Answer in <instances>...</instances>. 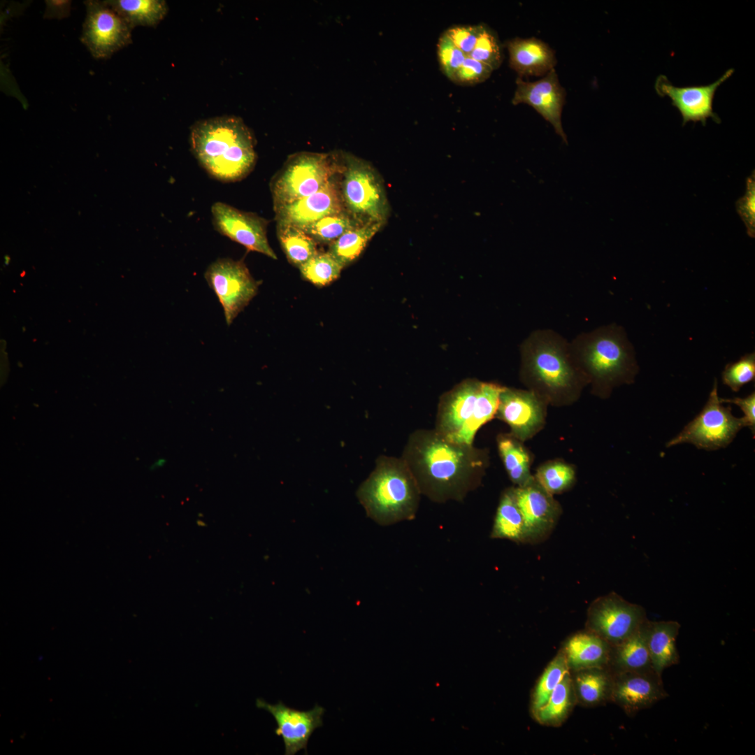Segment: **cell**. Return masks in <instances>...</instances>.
<instances>
[{
  "instance_id": "obj_41",
  "label": "cell",
  "mask_w": 755,
  "mask_h": 755,
  "mask_svg": "<svg viewBox=\"0 0 755 755\" xmlns=\"http://www.w3.org/2000/svg\"><path fill=\"white\" fill-rule=\"evenodd\" d=\"M481 24L452 27L445 32L453 43L466 55H469L477 42Z\"/></svg>"
},
{
  "instance_id": "obj_6",
  "label": "cell",
  "mask_w": 755,
  "mask_h": 755,
  "mask_svg": "<svg viewBox=\"0 0 755 755\" xmlns=\"http://www.w3.org/2000/svg\"><path fill=\"white\" fill-rule=\"evenodd\" d=\"M503 387L475 379L462 381L440 396L434 429L450 441L473 445L480 428L496 415Z\"/></svg>"
},
{
  "instance_id": "obj_42",
  "label": "cell",
  "mask_w": 755,
  "mask_h": 755,
  "mask_svg": "<svg viewBox=\"0 0 755 755\" xmlns=\"http://www.w3.org/2000/svg\"><path fill=\"white\" fill-rule=\"evenodd\" d=\"M722 403H730L737 405L742 410L744 417H742L745 426H748L754 435L755 432V392L744 397H735L731 399L721 398Z\"/></svg>"
},
{
  "instance_id": "obj_24",
  "label": "cell",
  "mask_w": 755,
  "mask_h": 755,
  "mask_svg": "<svg viewBox=\"0 0 755 755\" xmlns=\"http://www.w3.org/2000/svg\"><path fill=\"white\" fill-rule=\"evenodd\" d=\"M680 624L676 621L649 622L647 646L654 670L660 676L663 671L680 662L676 639Z\"/></svg>"
},
{
  "instance_id": "obj_7",
  "label": "cell",
  "mask_w": 755,
  "mask_h": 755,
  "mask_svg": "<svg viewBox=\"0 0 755 755\" xmlns=\"http://www.w3.org/2000/svg\"><path fill=\"white\" fill-rule=\"evenodd\" d=\"M340 189L345 210L357 222L385 225L390 213L383 180L368 161L343 152Z\"/></svg>"
},
{
  "instance_id": "obj_13",
  "label": "cell",
  "mask_w": 755,
  "mask_h": 755,
  "mask_svg": "<svg viewBox=\"0 0 755 755\" xmlns=\"http://www.w3.org/2000/svg\"><path fill=\"white\" fill-rule=\"evenodd\" d=\"M211 215L213 226L221 235L242 245L250 251L277 259L268 240V222L266 219L223 202L213 203Z\"/></svg>"
},
{
  "instance_id": "obj_25",
  "label": "cell",
  "mask_w": 755,
  "mask_h": 755,
  "mask_svg": "<svg viewBox=\"0 0 755 755\" xmlns=\"http://www.w3.org/2000/svg\"><path fill=\"white\" fill-rule=\"evenodd\" d=\"M490 537L525 543L524 522L514 487L505 489L500 497Z\"/></svg>"
},
{
  "instance_id": "obj_40",
  "label": "cell",
  "mask_w": 755,
  "mask_h": 755,
  "mask_svg": "<svg viewBox=\"0 0 755 755\" xmlns=\"http://www.w3.org/2000/svg\"><path fill=\"white\" fill-rule=\"evenodd\" d=\"M492 71L489 66L468 55L452 81L459 85H475L488 79Z\"/></svg>"
},
{
  "instance_id": "obj_23",
  "label": "cell",
  "mask_w": 755,
  "mask_h": 755,
  "mask_svg": "<svg viewBox=\"0 0 755 755\" xmlns=\"http://www.w3.org/2000/svg\"><path fill=\"white\" fill-rule=\"evenodd\" d=\"M649 622L647 619L631 635L611 646L608 668L612 673L653 669L647 646Z\"/></svg>"
},
{
  "instance_id": "obj_37",
  "label": "cell",
  "mask_w": 755,
  "mask_h": 755,
  "mask_svg": "<svg viewBox=\"0 0 755 755\" xmlns=\"http://www.w3.org/2000/svg\"><path fill=\"white\" fill-rule=\"evenodd\" d=\"M755 378V354H746L740 359L726 366L722 372V382L733 391L738 392L745 384Z\"/></svg>"
},
{
  "instance_id": "obj_11",
  "label": "cell",
  "mask_w": 755,
  "mask_h": 755,
  "mask_svg": "<svg viewBox=\"0 0 755 755\" xmlns=\"http://www.w3.org/2000/svg\"><path fill=\"white\" fill-rule=\"evenodd\" d=\"M81 42L92 56L107 59L131 43L132 28L106 1H85Z\"/></svg>"
},
{
  "instance_id": "obj_43",
  "label": "cell",
  "mask_w": 755,
  "mask_h": 755,
  "mask_svg": "<svg viewBox=\"0 0 755 755\" xmlns=\"http://www.w3.org/2000/svg\"><path fill=\"white\" fill-rule=\"evenodd\" d=\"M46 5L45 14L48 17L63 18L69 13L71 2L66 1H48Z\"/></svg>"
},
{
  "instance_id": "obj_4",
  "label": "cell",
  "mask_w": 755,
  "mask_h": 755,
  "mask_svg": "<svg viewBox=\"0 0 755 755\" xmlns=\"http://www.w3.org/2000/svg\"><path fill=\"white\" fill-rule=\"evenodd\" d=\"M573 358L602 392L630 382L638 371L633 347L624 329L612 324L578 334L570 342Z\"/></svg>"
},
{
  "instance_id": "obj_15",
  "label": "cell",
  "mask_w": 755,
  "mask_h": 755,
  "mask_svg": "<svg viewBox=\"0 0 755 755\" xmlns=\"http://www.w3.org/2000/svg\"><path fill=\"white\" fill-rule=\"evenodd\" d=\"M517 505L525 528V543L537 544L550 535L561 512L559 504L535 478L522 487H515Z\"/></svg>"
},
{
  "instance_id": "obj_10",
  "label": "cell",
  "mask_w": 755,
  "mask_h": 755,
  "mask_svg": "<svg viewBox=\"0 0 755 755\" xmlns=\"http://www.w3.org/2000/svg\"><path fill=\"white\" fill-rule=\"evenodd\" d=\"M204 277L218 298L229 326L258 291V283L242 261L219 258L208 266Z\"/></svg>"
},
{
  "instance_id": "obj_33",
  "label": "cell",
  "mask_w": 755,
  "mask_h": 755,
  "mask_svg": "<svg viewBox=\"0 0 755 755\" xmlns=\"http://www.w3.org/2000/svg\"><path fill=\"white\" fill-rule=\"evenodd\" d=\"M568 674L569 668L562 650L546 667L538 681L532 696L533 714L546 703L557 685Z\"/></svg>"
},
{
  "instance_id": "obj_12",
  "label": "cell",
  "mask_w": 755,
  "mask_h": 755,
  "mask_svg": "<svg viewBox=\"0 0 755 755\" xmlns=\"http://www.w3.org/2000/svg\"><path fill=\"white\" fill-rule=\"evenodd\" d=\"M647 619L641 605L611 592L591 603L586 628L614 646L631 635Z\"/></svg>"
},
{
  "instance_id": "obj_16",
  "label": "cell",
  "mask_w": 755,
  "mask_h": 755,
  "mask_svg": "<svg viewBox=\"0 0 755 755\" xmlns=\"http://www.w3.org/2000/svg\"><path fill=\"white\" fill-rule=\"evenodd\" d=\"M516 85L512 104L525 103L533 107L552 124L556 134L568 144L561 122L566 92L559 82L555 69L534 82L524 81L518 78Z\"/></svg>"
},
{
  "instance_id": "obj_18",
  "label": "cell",
  "mask_w": 755,
  "mask_h": 755,
  "mask_svg": "<svg viewBox=\"0 0 755 755\" xmlns=\"http://www.w3.org/2000/svg\"><path fill=\"white\" fill-rule=\"evenodd\" d=\"M256 705L274 717L277 724L275 733L283 740L285 755H294L301 749L306 752L309 738L315 729L323 725L322 716L325 710L318 705L303 711L287 707L281 701L272 705L262 698H257Z\"/></svg>"
},
{
  "instance_id": "obj_38",
  "label": "cell",
  "mask_w": 755,
  "mask_h": 755,
  "mask_svg": "<svg viewBox=\"0 0 755 755\" xmlns=\"http://www.w3.org/2000/svg\"><path fill=\"white\" fill-rule=\"evenodd\" d=\"M439 64L443 73L451 80L468 56L459 49L444 32L437 44Z\"/></svg>"
},
{
  "instance_id": "obj_45",
  "label": "cell",
  "mask_w": 755,
  "mask_h": 755,
  "mask_svg": "<svg viewBox=\"0 0 755 755\" xmlns=\"http://www.w3.org/2000/svg\"><path fill=\"white\" fill-rule=\"evenodd\" d=\"M4 259L6 265H8L9 264L10 257L8 256H5Z\"/></svg>"
},
{
  "instance_id": "obj_22",
  "label": "cell",
  "mask_w": 755,
  "mask_h": 755,
  "mask_svg": "<svg viewBox=\"0 0 755 755\" xmlns=\"http://www.w3.org/2000/svg\"><path fill=\"white\" fill-rule=\"evenodd\" d=\"M569 670L608 668L611 645L586 630L572 635L563 649Z\"/></svg>"
},
{
  "instance_id": "obj_28",
  "label": "cell",
  "mask_w": 755,
  "mask_h": 755,
  "mask_svg": "<svg viewBox=\"0 0 755 755\" xmlns=\"http://www.w3.org/2000/svg\"><path fill=\"white\" fill-rule=\"evenodd\" d=\"M383 226L381 224H359L329 244L327 252L345 267L360 256L369 241Z\"/></svg>"
},
{
  "instance_id": "obj_35",
  "label": "cell",
  "mask_w": 755,
  "mask_h": 755,
  "mask_svg": "<svg viewBox=\"0 0 755 755\" xmlns=\"http://www.w3.org/2000/svg\"><path fill=\"white\" fill-rule=\"evenodd\" d=\"M535 479L547 493L553 495L566 491L572 485L575 472L566 463L552 462L540 468Z\"/></svg>"
},
{
  "instance_id": "obj_34",
  "label": "cell",
  "mask_w": 755,
  "mask_h": 755,
  "mask_svg": "<svg viewBox=\"0 0 755 755\" xmlns=\"http://www.w3.org/2000/svg\"><path fill=\"white\" fill-rule=\"evenodd\" d=\"M343 268L329 252H317L299 268L304 279L316 286L323 287L336 280Z\"/></svg>"
},
{
  "instance_id": "obj_3",
  "label": "cell",
  "mask_w": 755,
  "mask_h": 755,
  "mask_svg": "<svg viewBox=\"0 0 755 755\" xmlns=\"http://www.w3.org/2000/svg\"><path fill=\"white\" fill-rule=\"evenodd\" d=\"M421 495L405 461L384 455L377 458L374 470L357 491L366 515L381 526L413 520Z\"/></svg>"
},
{
  "instance_id": "obj_17",
  "label": "cell",
  "mask_w": 755,
  "mask_h": 755,
  "mask_svg": "<svg viewBox=\"0 0 755 755\" xmlns=\"http://www.w3.org/2000/svg\"><path fill=\"white\" fill-rule=\"evenodd\" d=\"M612 675L610 701L618 705L628 716L649 708L668 696L661 676L653 669Z\"/></svg>"
},
{
  "instance_id": "obj_29",
  "label": "cell",
  "mask_w": 755,
  "mask_h": 755,
  "mask_svg": "<svg viewBox=\"0 0 755 755\" xmlns=\"http://www.w3.org/2000/svg\"><path fill=\"white\" fill-rule=\"evenodd\" d=\"M277 236L288 261L298 268L318 252L317 243L296 226L277 222Z\"/></svg>"
},
{
  "instance_id": "obj_32",
  "label": "cell",
  "mask_w": 755,
  "mask_h": 755,
  "mask_svg": "<svg viewBox=\"0 0 755 755\" xmlns=\"http://www.w3.org/2000/svg\"><path fill=\"white\" fill-rule=\"evenodd\" d=\"M359 224L346 210H343L326 215L302 229L317 243L329 245Z\"/></svg>"
},
{
  "instance_id": "obj_30",
  "label": "cell",
  "mask_w": 755,
  "mask_h": 755,
  "mask_svg": "<svg viewBox=\"0 0 755 755\" xmlns=\"http://www.w3.org/2000/svg\"><path fill=\"white\" fill-rule=\"evenodd\" d=\"M497 443L511 481L517 487H522L533 480L529 470V456L522 445L514 437L505 434L498 436Z\"/></svg>"
},
{
  "instance_id": "obj_19",
  "label": "cell",
  "mask_w": 755,
  "mask_h": 755,
  "mask_svg": "<svg viewBox=\"0 0 755 755\" xmlns=\"http://www.w3.org/2000/svg\"><path fill=\"white\" fill-rule=\"evenodd\" d=\"M340 173L333 176L315 193L273 207L276 222L302 229L326 215L345 210L340 189Z\"/></svg>"
},
{
  "instance_id": "obj_9",
  "label": "cell",
  "mask_w": 755,
  "mask_h": 755,
  "mask_svg": "<svg viewBox=\"0 0 755 755\" xmlns=\"http://www.w3.org/2000/svg\"><path fill=\"white\" fill-rule=\"evenodd\" d=\"M717 394L715 380L708 400L700 412L675 437L667 442L666 447L690 443L698 449L708 451L727 447L738 431L745 426L742 418L731 412V407H724Z\"/></svg>"
},
{
  "instance_id": "obj_39",
  "label": "cell",
  "mask_w": 755,
  "mask_h": 755,
  "mask_svg": "<svg viewBox=\"0 0 755 755\" xmlns=\"http://www.w3.org/2000/svg\"><path fill=\"white\" fill-rule=\"evenodd\" d=\"M738 215L751 238L755 237V172L746 179V192L735 203Z\"/></svg>"
},
{
  "instance_id": "obj_2",
  "label": "cell",
  "mask_w": 755,
  "mask_h": 755,
  "mask_svg": "<svg viewBox=\"0 0 755 755\" xmlns=\"http://www.w3.org/2000/svg\"><path fill=\"white\" fill-rule=\"evenodd\" d=\"M189 142L199 164L218 181H240L255 166V139L240 117L223 116L199 121L191 128Z\"/></svg>"
},
{
  "instance_id": "obj_21",
  "label": "cell",
  "mask_w": 755,
  "mask_h": 755,
  "mask_svg": "<svg viewBox=\"0 0 755 755\" xmlns=\"http://www.w3.org/2000/svg\"><path fill=\"white\" fill-rule=\"evenodd\" d=\"M509 65L518 75L541 76L554 69V51L544 41L535 37L514 38L506 42Z\"/></svg>"
},
{
  "instance_id": "obj_20",
  "label": "cell",
  "mask_w": 755,
  "mask_h": 755,
  "mask_svg": "<svg viewBox=\"0 0 755 755\" xmlns=\"http://www.w3.org/2000/svg\"><path fill=\"white\" fill-rule=\"evenodd\" d=\"M510 428L514 437L525 440L535 432L543 420L542 405L537 394L503 387L496 413Z\"/></svg>"
},
{
  "instance_id": "obj_36",
  "label": "cell",
  "mask_w": 755,
  "mask_h": 755,
  "mask_svg": "<svg viewBox=\"0 0 755 755\" xmlns=\"http://www.w3.org/2000/svg\"><path fill=\"white\" fill-rule=\"evenodd\" d=\"M470 57L489 66L493 71L498 69L503 61L498 38L486 26L481 24L480 31Z\"/></svg>"
},
{
  "instance_id": "obj_31",
  "label": "cell",
  "mask_w": 755,
  "mask_h": 755,
  "mask_svg": "<svg viewBox=\"0 0 755 755\" xmlns=\"http://www.w3.org/2000/svg\"><path fill=\"white\" fill-rule=\"evenodd\" d=\"M574 695L572 678L568 674L557 685L546 703L533 714L534 718L542 725L561 724L572 708Z\"/></svg>"
},
{
  "instance_id": "obj_8",
  "label": "cell",
  "mask_w": 755,
  "mask_h": 755,
  "mask_svg": "<svg viewBox=\"0 0 755 755\" xmlns=\"http://www.w3.org/2000/svg\"><path fill=\"white\" fill-rule=\"evenodd\" d=\"M343 168V152H300L289 156L271 181L273 207L315 193Z\"/></svg>"
},
{
  "instance_id": "obj_27",
  "label": "cell",
  "mask_w": 755,
  "mask_h": 755,
  "mask_svg": "<svg viewBox=\"0 0 755 755\" xmlns=\"http://www.w3.org/2000/svg\"><path fill=\"white\" fill-rule=\"evenodd\" d=\"M106 1L132 29L136 26H156L168 11L167 3L163 0Z\"/></svg>"
},
{
  "instance_id": "obj_14",
  "label": "cell",
  "mask_w": 755,
  "mask_h": 755,
  "mask_svg": "<svg viewBox=\"0 0 755 755\" xmlns=\"http://www.w3.org/2000/svg\"><path fill=\"white\" fill-rule=\"evenodd\" d=\"M733 73L734 69L731 68L711 84L684 87L675 86L665 75H659L656 79L654 89L659 96H668L671 100L672 106L682 115V125L688 122H700L705 126L708 118L720 123V117L713 110L714 95L718 87Z\"/></svg>"
},
{
  "instance_id": "obj_44",
  "label": "cell",
  "mask_w": 755,
  "mask_h": 755,
  "mask_svg": "<svg viewBox=\"0 0 755 755\" xmlns=\"http://www.w3.org/2000/svg\"><path fill=\"white\" fill-rule=\"evenodd\" d=\"M165 463H166V460L164 459H159L152 464L151 469L152 470L157 469L159 468L162 467Z\"/></svg>"
},
{
  "instance_id": "obj_26",
  "label": "cell",
  "mask_w": 755,
  "mask_h": 755,
  "mask_svg": "<svg viewBox=\"0 0 755 755\" xmlns=\"http://www.w3.org/2000/svg\"><path fill=\"white\" fill-rule=\"evenodd\" d=\"M572 679L578 700L587 705L610 701L613 675L608 668H594L575 671Z\"/></svg>"
},
{
  "instance_id": "obj_1",
  "label": "cell",
  "mask_w": 755,
  "mask_h": 755,
  "mask_svg": "<svg viewBox=\"0 0 755 755\" xmlns=\"http://www.w3.org/2000/svg\"><path fill=\"white\" fill-rule=\"evenodd\" d=\"M401 457L422 495L438 503L463 501L480 484L487 464L483 451L450 441L434 429L412 431Z\"/></svg>"
},
{
  "instance_id": "obj_5",
  "label": "cell",
  "mask_w": 755,
  "mask_h": 755,
  "mask_svg": "<svg viewBox=\"0 0 755 755\" xmlns=\"http://www.w3.org/2000/svg\"><path fill=\"white\" fill-rule=\"evenodd\" d=\"M523 374L536 389L552 396H562L579 387L582 372L570 342L556 331H533L522 343Z\"/></svg>"
}]
</instances>
